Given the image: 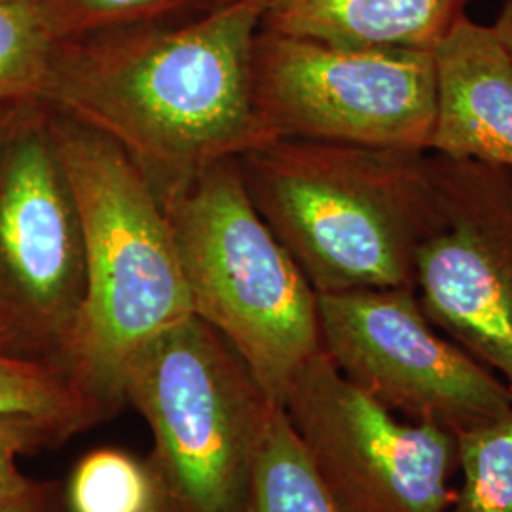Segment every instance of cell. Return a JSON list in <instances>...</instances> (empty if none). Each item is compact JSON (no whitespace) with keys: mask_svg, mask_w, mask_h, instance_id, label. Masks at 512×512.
Listing matches in <instances>:
<instances>
[{"mask_svg":"<svg viewBox=\"0 0 512 512\" xmlns=\"http://www.w3.org/2000/svg\"><path fill=\"white\" fill-rule=\"evenodd\" d=\"M67 512H162L147 461L118 448H97L65 482Z\"/></svg>","mask_w":512,"mask_h":512,"instance_id":"obj_16","label":"cell"},{"mask_svg":"<svg viewBox=\"0 0 512 512\" xmlns=\"http://www.w3.org/2000/svg\"><path fill=\"white\" fill-rule=\"evenodd\" d=\"M84 298L82 226L50 109H0V353L67 370Z\"/></svg>","mask_w":512,"mask_h":512,"instance_id":"obj_6","label":"cell"},{"mask_svg":"<svg viewBox=\"0 0 512 512\" xmlns=\"http://www.w3.org/2000/svg\"><path fill=\"white\" fill-rule=\"evenodd\" d=\"M122 395L150 425L162 512H243L277 404L217 330L188 315L152 336L129 355Z\"/></svg>","mask_w":512,"mask_h":512,"instance_id":"obj_5","label":"cell"},{"mask_svg":"<svg viewBox=\"0 0 512 512\" xmlns=\"http://www.w3.org/2000/svg\"><path fill=\"white\" fill-rule=\"evenodd\" d=\"M0 414H27L73 423L86 431L112 416L61 366L0 353Z\"/></svg>","mask_w":512,"mask_h":512,"instance_id":"obj_15","label":"cell"},{"mask_svg":"<svg viewBox=\"0 0 512 512\" xmlns=\"http://www.w3.org/2000/svg\"><path fill=\"white\" fill-rule=\"evenodd\" d=\"M268 4L224 0L183 25L67 40L42 103L107 135L169 192L270 143L253 80Z\"/></svg>","mask_w":512,"mask_h":512,"instance_id":"obj_1","label":"cell"},{"mask_svg":"<svg viewBox=\"0 0 512 512\" xmlns=\"http://www.w3.org/2000/svg\"><path fill=\"white\" fill-rule=\"evenodd\" d=\"M160 198L194 315L236 349L266 399L283 406L296 374L323 349L310 281L258 213L236 160Z\"/></svg>","mask_w":512,"mask_h":512,"instance_id":"obj_4","label":"cell"},{"mask_svg":"<svg viewBox=\"0 0 512 512\" xmlns=\"http://www.w3.org/2000/svg\"><path fill=\"white\" fill-rule=\"evenodd\" d=\"M2 2H33V0H0V4Z\"/></svg>","mask_w":512,"mask_h":512,"instance_id":"obj_22","label":"cell"},{"mask_svg":"<svg viewBox=\"0 0 512 512\" xmlns=\"http://www.w3.org/2000/svg\"><path fill=\"white\" fill-rule=\"evenodd\" d=\"M431 152L512 171V57L492 25L461 18L433 50Z\"/></svg>","mask_w":512,"mask_h":512,"instance_id":"obj_11","label":"cell"},{"mask_svg":"<svg viewBox=\"0 0 512 512\" xmlns=\"http://www.w3.org/2000/svg\"><path fill=\"white\" fill-rule=\"evenodd\" d=\"M65 42L42 0L0 4V109L42 103Z\"/></svg>","mask_w":512,"mask_h":512,"instance_id":"obj_14","label":"cell"},{"mask_svg":"<svg viewBox=\"0 0 512 512\" xmlns=\"http://www.w3.org/2000/svg\"><path fill=\"white\" fill-rule=\"evenodd\" d=\"M461 475L446 512H512V410L458 435Z\"/></svg>","mask_w":512,"mask_h":512,"instance_id":"obj_17","label":"cell"},{"mask_svg":"<svg viewBox=\"0 0 512 512\" xmlns=\"http://www.w3.org/2000/svg\"><path fill=\"white\" fill-rule=\"evenodd\" d=\"M50 118L86 258V298L67 370L114 416L126 404L129 355L194 311L164 203L147 173L107 135L52 109Z\"/></svg>","mask_w":512,"mask_h":512,"instance_id":"obj_3","label":"cell"},{"mask_svg":"<svg viewBox=\"0 0 512 512\" xmlns=\"http://www.w3.org/2000/svg\"><path fill=\"white\" fill-rule=\"evenodd\" d=\"M256 109L275 139L431 152L433 52L353 48L260 29Z\"/></svg>","mask_w":512,"mask_h":512,"instance_id":"obj_7","label":"cell"},{"mask_svg":"<svg viewBox=\"0 0 512 512\" xmlns=\"http://www.w3.org/2000/svg\"><path fill=\"white\" fill-rule=\"evenodd\" d=\"M238 160L315 293L416 289V253L439 222L431 152L275 139Z\"/></svg>","mask_w":512,"mask_h":512,"instance_id":"obj_2","label":"cell"},{"mask_svg":"<svg viewBox=\"0 0 512 512\" xmlns=\"http://www.w3.org/2000/svg\"><path fill=\"white\" fill-rule=\"evenodd\" d=\"M0 512H67L65 482L33 478L23 494L0 505Z\"/></svg>","mask_w":512,"mask_h":512,"instance_id":"obj_20","label":"cell"},{"mask_svg":"<svg viewBox=\"0 0 512 512\" xmlns=\"http://www.w3.org/2000/svg\"><path fill=\"white\" fill-rule=\"evenodd\" d=\"M473 0H270L262 29L353 48L433 52Z\"/></svg>","mask_w":512,"mask_h":512,"instance_id":"obj_12","label":"cell"},{"mask_svg":"<svg viewBox=\"0 0 512 512\" xmlns=\"http://www.w3.org/2000/svg\"><path fill=\"white\" fill-rule=\"evenodd\" d=\"M495 35L503 42V46L507 48V52L512 57V0H505L501 4V10L497 14L494 23Z\"/></svg>","mask_w":512,"mask_h":512,"instance_id":"obj_21","label":"cell"},{"mask_svg":"<svg viewBox=\"0 0 512 512\" xmlns=\"http://www.w3.org/2000/svg\"><path fill=\"white\" fill-rule=\"evenodd\" d=\"M243 512H340L283 406L264 421Z\"/></svg>","mask_w":512,"mask_h":512,"instance_id":"obj_13","label":"cell"},{"mask_svg":"<svg viewBox=\"0 0 512 512\" xmlns=\"http://www.w3.org/2000/svg\"><path fill=\"white\" fill-rule=\"evenodd\" d=\"M317 308L330 361L391 412L454 435L511 412L509 387L440 336L416 289L317 294Z\"/></svg>","mask_w":512,"mask_h":512,"instance_id":"obj_9","label":"cell"},{"mask_svg":"<svg viewBox=\"0 0 512 512\" xmlns=\"http://www.w3.org/2000/svg\"><path fill=\"white\" fill-rule=\"evenodd\" d=\"M340 512H446L458 435L410 421L351 384L321 349L283 404Z\"/></svg>","mask_w":512,"mask_h":512,"instance_id":"obj_8","label":"cell"},{"mask_svg":"<svg viewBox=\"0 0 512 512\" xmlns=\"http://www.w3.org/2000/svg\"><path fill=\"white\" fill-rule=\"evenodd\" d=\"M431 156L439 222L416 253L421 310L512 393V171Z\"/></svg>","mask_w":512,"mask_h":512,"instance_id":"obj_10","label":"cell"},{"mask_svg":"<svg viewBox=\"0 0 512 512\" xmlns=\"http://www.w3.org/2000/svg\"><path fill=\"white\" fill-rule=\"evenodd\" d=\"M82 433L73 423L27 414H0V505L23 494L33 478L19 469L18 459L55 448Z\"/></svg>","mask_w":512,"mask_h":512,"instance_id":"obj_19","label":"cell"},{"mask_svg":"<svg viewBox=\"0 0 512 512\" xmlns=\"http://www.w3.org/2000/svg\"><path fill=\"white\" fill-rule=\"evenodd\" d=\"M67 40L156 23L196 0H42ZM224 2V0H222Z\"/></svg>","mask_w":512,"mask_h":512,"instance_id":"obj_18","label":"cell"}]
</instances>
